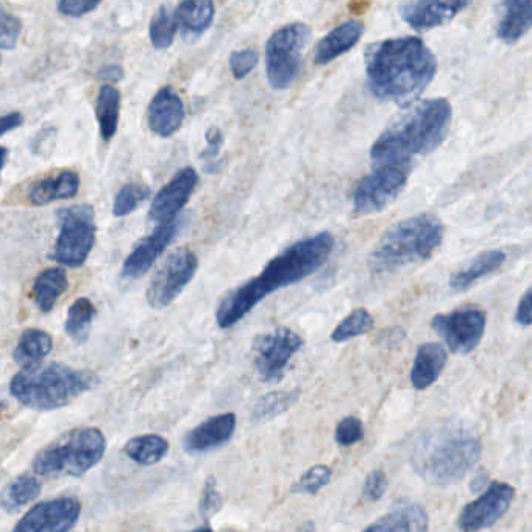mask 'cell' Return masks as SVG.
I'll use <instances>...</instances> for the list:
<instances>
[{"mask_svg": "<svg viewBox=\"0 0 532 532\" xmlns=\"http://www.w3.org/2000/svg\"><path fill=\"white\" fill-rule=\"evenodd\" d=\"M333 249V236L323 231L319 235L295 242L283 253L270 259L261 274L222 298L216 311L219 328L227 330L233 327L258 303L263 302L267 295L316 274L317 270L327 263Z\"/></svg>", "mask_w": 532, "mask_h": 532, "instance_id": "cell-1", "label": "cell"}, {"mask_svg": "<svg viewBox=\"0 0 532 532\" xmlns=\"http://www.w3.org/2000/svg\"><path fill=\"white\" fill-rule=\"evenodd\" d=\"M366 74L373 96L406 105L433 82L437 60L417 36L392 38L367 47Z\"/></svg>", "mask_w": 532, "mask_h": 532, "instance_id": "cell-2", "label": "cell"}, {"mask_svg": "<svg viewBox=\"0 0 532 532\" xmlns=\"http://www.w3.org/2000/svg\"><path fill=\"white\" fill-rule=\"evenodd\" d=\"M453 108L444 97L423 100L409 108L376 139L370 150L375 161L408 158L434 152L450 132Z\"/></svg>", "mask_w": 532, "mask_h": 532, "instance_id": "cell-3", "label": "cell"}, {"mask_svg": "<svg viewBox=\"0 0 532 532\" xmlns=\"http://www.w3.org/2000/svg\"><path fill=\"white\" fill-rule=\"evenodd\" d=\"M481 458V444L459 426H442L420 437L411 456L412 469L426 483L450 486L458 483Z\"/></svg>", "mask_w": 532, "mask_h": 532, "instance_id": "cell-4", "label": "cell"}, {"mask_svg": "<svg viewBox=\"0 0 532 532\" xmlns=\"http://www.w3.org/2000/svg\"><path fill=\"white\" fill-rule=\"evenodd\" d=\"M444 239V225L431 214H419L395 224L373 247L369 267L389 274L430 259Z\"/></svg>", "mask_w": 532, "mask_h": 532, "instance_id": "cell-5", "label": "cell"}, {"mask_svg": "<svg viewBox=\"0 0 532 532\" xmlns=\"http://www.w3.org/2000/svg\"><path fill=\"white\" fill-rule=\"evenodd\" d=\"M99 380L91 372L74 370L63 364L33 366L19 372L10 384V392L21 405L36 411H52L91 391Z\"/></svg>", "mask_w": 532, "mask_h": 532, "instance_id": "cell-6", "label": "cell"}, {"mask_svg": "<svg viewBox=\"0 0 532 532\" xmlns=\"http://www.w3.org/2000/svg\"><path fill=\"white\" fill-rule=\"evenodd\" d=\"M107 440L97 428H82L64 434L36 454L33 470L44 478L82 476L102 461Z\"/></svg>", "mask_w": 532, "mask_h": 532, "instance_id": "cell-7", "label": "cell"}, {"mask_svg": "<svg viewBox=\"0 0 532 532\" xmlns=\"http://www.w3.org/2000/svg\"><path fill=\"white\" fill-rule=\"evenodd\" d=\"M311 40V29L292 22L278 29L266 44L267 82L275 91L288 89L302 69L303 50Z\"/></svg>", "mask_w": 532, "mask_h": 532, "instance_id": "cell-8", "label": "cell"}, {"mask_svg": "<svg viewBox=\"0 0 532 532\" xmlns=\"http://www.w3.org/2000/svg\"><path fill=\"white\" fill-rule=\"evenodd\" d=\"M412 160L392 158L378 163L375 171L362 178L353 194L356 216L380 213L405 189L411 174Z\"/></svg>", "mask_w": 532, "mask_h": 532, "instance_id": "cell-9", "label": "cell"}, {"mask_svg": "<svg viewBox=\"0 0 532 532\" xmlns=\"http://www.w3.org/2000/svg\"><path fill=\"white\" fill-rule=\"evenodd\" d=\"M57 220L60 235L52 256L63 266H83L96 244L93 206L83 203L61 208L57 211Z\"/></svg>", "mask_w": 532, "mask_h": 532, "instance_id": "cell-10", "label": "cell"}, {"mask_svg": "<svg viewBox=\"0 0 532 532\" xmlns=\"http://www.w3.org/2000/svg\"><path fill=\"white\" fill-rule=\"evenodd\" d=\"M303 347V339L289 328H277L270 333L259 334L253 341V364L256 372L266 383H277L288 369L295 353Z\"/></svg>", "mask_w": 532, "mask_h": 532, "instance_id": "cell-11", "label": "cell"}, {"mask_svg": "<svg viewBox=\"0 0 532 532\" xmlns=\"http://www.w3.org/2000/svg\"><path fill=\"white\" fill-rule=\"evenodd\" d=\"M197 269H199V258L191 250L178 249L177 252L167 256L147 288L149 305L153 309L167 308L191 283Z\"/></svg>", "mask_w": 532, "mask_h": 532, "instance_id": "cell-12", "label": "cell"}, {"mask_svg": "<svg viewBox=\"0 0 532 532\" xmlns=\"http://www.w3.org/2000/svg\"><path fill=\"white\" fill-rule=\"evenodd\" d=\"M434 330L447 342L451 352L467 355L478 347L486 331V314L478 308L456 309L450 314H437Z\"/></svg>", "mask_w": 532, "mask_h": 532, "instance_id": "cell-13", "label": "cell"}, {"mask_svg": "<svg viewBox=\"0 0 532 532\" xmlns=\"http://www.w3.org/2000/svg\"><path fill=\"white\" fill-rule=\"evenodd\" d=\"M82 504L74 497H61L36 504L19 520L13 532H68L79 522Z\"/></svg>", "mask_w": 532, "mask_h": 532, "instance_id": "cell-14", "label": "cell"}, {"mask_svg": "<svg viewBox=\"0 0 532 532\" xmlns=\"http://www.w3.org/2000/svg\"><path fill=\"white\" fill-rule=\"evenodd\" d=\"M515 490L509 484H490L489 489L462 509L458 526L464 532H478L490 528L511 508Z\"/></svg>", "mask_w": 532, "mask_h": 532, "instance_id": "cell-15", "label": "cell"}, {"mask_svg": "<svg viewBox=\"0 0 532 532\" xmlns=\"http://www.w3.org/2000/svg\"><path fill=\"white\" fill-rule=\"evenodd\" d=\"M181 227V220H172L167 224H161L152 235L142 239L135 250L125 259L122 266V277L128 280L144 277L163 255L164 250L171 245Z\"/></svg>", "mask_w": 532, "mask_h": 532, "instance_id": "cell-16", "label": "cell"}, {"mask_svg": "<svg viewBox=\"0 0 532 532\" xmlns=\"http://www.w3.org/2000/svg\"><path fill=\"white\" fill-rule=\"evenodd\" d=\"M197 185H199V174L196 169L192 167L181 169L153 199L152 206H150V219L158 224H167L175 220L177 214L191 199Z\"/></svg>", "mask_w": 532, "mask_h": 532, "instance_id": "cell-17", "label": "cell"}, {"mask_svg": "<svg viewBox=\"0 0 532 532\" xmlns=\"http://www.w3.org/2000/svg\"><path fill=\"white\" fill-rule=\"evenodd\" d=\"M469 2H405L398 7L400 16L412 29L425 32L447 24L469 7Z\"/></svg>", "mask_w": 532, "mask_h": 532, "instance_id": "cell-18", "label": "cell"}, {"mask_svg": "<svg viewBox=\"0 0 532 532\" xmlns=\"http://www.w3.org/2000/svg\"><path fill=\"white\" fill-rule=\"evenodd\" d=\"M236 430V415L220 414L205 420L186 434L183 445L188 453H208L227 444Z\"/></svg>", "mask_w": 532, "mask_h": 532, "instance_id": "cell-19", "label": "cell"}, {"mask_svg": "<svg viewBox=\"0 0 532 532\" xmlns=\"http://www.w3.org/2000/svg\"><path fill=\"white\" fill-rule=\"evenodd\" d=\"M183 121H185L183 100L171 86H164L150 102V130L161 138H169L180 130Z\"/></svg>", "mask_w": 532, "mask_h": 532, "instance_id": "cell-20", "label": "cell"}, {"mask_svg": "<svg viewBox=\"0 0 532 532\" xmlns=\"http://www.w3.org/2000/svg\"><path fill=\"white\" fill-rule=\"evenodd\" d=\"M366 32V27L358 19H350L336 29L331 30L319 44L314 52V61L317 64H328L336 58L353 49Z\"/></svg>", "mask_w": 532, "mask_h": 532, "instance_id": "cell-21", "label": "cell"}, {"mask_svg": "<svg viewBox=\"0 0 532 532\" xmlns=\"http://www.w3.org/2000/svg\"><path fill=\"white\" fill-rule=\"evenodd\" d=\"M447 350L436 342L423 344L417 350L414 366H412V386L417 391H425L439 380L440 373L447 366Z\"/></svg>", "mask_w": 532, "mask_h": 532, "instance_id": "cell-22", "label": "cell"}, {"mask_svg": "<svg viewBox=\"0 0 532 532\" xmlns=\"http://www.w3.org/2000/svg\"><path fill=\"white\" fill-rule=\"evenodd\" d=\"M80 177L72 171H63L54 177L36 181L29 191L32 205L44 206L55 200L72 199L79 194Z\"/></svg>", "mask_w": 532, "mask_h": 532, "instance_id": "cell-23", "label": "cell"}, {"mask_svg": "<svg viewBox=\"0 0 532 532\" xmlns=\"http://www.w3.org/2000/svg\"><path fill=\"white\" fill-rule=\"evenodd\" d=\"M498 21L497 35L503 43L515 44L522 40L532 25V5L528 0L504 2Z\"/></svg>", "mask_w": 532, "mask_h": 532, "instance_id": "cell-24", "label": "cell"}, {"mask_svg": "<svg viewBox=\"0 0 532 532\" xmlns=\"http://www.w3.org/2000/svg\"><path fill=\"white\" fill-rule=\"evenodd\" d=\"M504 261H506V253L501 250H487V252L479 253L464 269L453 274L450 278V288L454 291H465L481 278L497 272L503 266Z\"/></svg>", "mask_w": 532, "mask_h": 532, "instance_id": "cell-25", "label": "cell"}, {"mask_svg": "<svg viewBox=\"0 0 532 532\" xmlns=\"http://www.w3.org/2000/svg\"><path fill=\"white\" fill-rule=\"evenodd\" d=\"M428 515L419 504H406L362 532H426Z\"/></svg>", "mask_w": 532, "mask_h": 532, "instance_id": "cell-26", "label": "cell"}, {"mask_svg": "<svg viewBox=\"0 0 532 532\" xmlns=\"http://www.w3.org/2000/svg\"><path fill=\"white\" fill-rule=\"evenodd\" d=\"M216 7L210 0H188L178 5L175 18L185 35L200 36L210 29Z\"/></svg>", "mask_w": 532, "mask_h": 532, "instance_id": "cell-27", "label": "cell"}, {"mask_svg": "<svg viewBox=\"0 0 532 532\" xmlns=\"http://www.w3.org/2000/svg\"><path fill=\"white\" fill-rule=\"evenodd\" d=\"M68 277L60 267H50L41 272L33 283L35 303L43 313H50L57 305L58 298L68 289Z\"/></svg>", "mask_w": 532, "mask_h": 532, "instance_id": "cell-28", "label": "cell"}, {"mask_svg": "<svg viewBox=\"0 0 532 532\" xmlns=\"http://www.w3.org/2000/svg\"><path fill=\"white\" fill-rule=\"evenodd\" d=\"M96 116L100 135L105 141H110L118 133L119 116H121V93L114 86L105 85L100 88Z\"/></svg>", "mask_w": 532, "mask_h": 532, "instance_id": "cell-29", "label": "cell"}, {"mask_svg": "<svg viewBox=\"0 0 532 532\" xmlns=\"http://www.w3.org/2000/svg\"><path fill=\"white\" fill-rule=\"evenodd\" d=\"M52 347H54V342L46 331L27 330L22 333L18 347L13 353V358L19 366L27 369V367L36 366L38 362L43 361L52 352Z\"/></svg>", "mask_w": 532, "mask_h": 532, "instance_id": "cell-30", "label": "cell"}, {"mask_svg": "<svg viewBox=\"0 0 532 532\" xmlns=\"http://www.w3.org/2000/svg\"><path fill=\"white\" fill-rule=\"evenodd\" d=\"M41 492V483L35 476L24 473L13 479L0 492V506L7 512H16L32 503Z\"/></svg>", "mask_w": 532, "mask_h": 532, "instance_id": "cell-31", "label": "cell"}, {"mask_svg": "<svg viewBox=\"0 0 532 532\" xmlns=\"http://www.w3.org/2000/svg\"><path fill=\"white\" fill-rule=\"evenodd\" d=\"M167 451H169L167 440L157 436V434L133 437L125 445V453H127L128 458L133 459L136 464L144 465V467L163 461Z\"/></svg>", "mask_w": 532, "mask_h": 532, "instance_id": "cell-32", "label": "cell"}, {"mask_svg": "<svg viewBox=\"0 0 532 532\" xmlns=\"http://www.w3.org/2000/svg\"><path fill=\"white\" fill-rule=\"evenodd\" d=\"M97 309L88 298H79L72 303L66 319V333L75 344H83L91 333Z\"/></svg>", "mask_w": 532, "mask_h": 532, "instance_id": "cell-33", "label": "cell"}, {"mask_svg": "<svg viewBox=\"0 0 532 532\" xmlns=\"http://www.w3.org/2000/svg\"><path fill=\"white\" fill-rule=\"evenodd\" d=\"M298 391H281L270 392V394L264 395L263 398H259L255 408H253L252 419L255 422H266V420H272L277 415L283 414L288 411L295 401L298 400Z\"/></svg>", "mask_w": 532, "mask_h": 532, "instance_id": "cell-34", "label": "cell"}, {"mask_svg": "<svg viewBox=\"0 0 532 532\" xmlns=\"http://www.w3.org/2000/svg\"><path fill=\"white\" fill-rule=\"evenodd\" d=\"M178 22L175 13L167 7H161L157 15L150 21L149 35L153 47L158 50H166L174 43L177 33Z\"/></svg>", "mask_w": 532, "mask_h": 532, "instance_id": "cell-35", "label": "cell"}, {"mask_svg": "<svg viewBox=\"0 0 532 532\" xmlns=\"http://www.w3.org/2000/svg\"><path fill=\"white\" fill-rule=\"evenodd\" d=\"M373 328V317L367 309H355L350 316L345 317L336 330L331 334V341L341 344V342L350 341L353 337L362 336L369 333Z\"/></svg>", "mask_w": 532, "mask_h": 532, "instance_id": "cell-36", "label": "cell"}, {"mask_svg": "<svg viewBox=\"0 0 532 532\" xmlns=\"http://www.w3.org/2000/svg\"><path fill=\"white\" fill-rule=\"evenodd\" d=\"M150 191L146 186L139 185V183H130L125 185L118 196L114 199L113 214L116 217L128 216L141 205L144 200L149 199Z\"/></svg>", "mask_w": 532, "mask_h": 532, "instance_id": "cell-37", "label": "cell"}, {"mask_svg": "<svg viewBox=\"0 0 532 532\" xmlns=\"http://www.w3.org/2000/svg\"><path fill=\"white\" fill-rule=\"evenodd\" d=\"M331 475H333V472H331L330 467H327V465H314L313 469H309L300 478V481L295 484L294 492L316 495L323 487L328 486Z\"/></svg>", "mask_w": 532, "mask_h": 532, "instance_id": "cell-38", "label": "cell"}, {"mask_svg": "<svg viewBox=\"0 0 532 532\" xmlns=\"http://www.w3.org/2000/svg\"><path fill=\"white\" fill-rule=\"evenodd\" d=\"M21 30V21L0 8V47L5 50L15 49Z\"/></svg>", "mask_w": 532, "mask_h": 532, "instance_id": "cell-39", "label": "cell"}, {"mask_svg": "<svg viewBox=\"0 0 532 532\" xmlns=\"http://www.w3.org/2000/svg\"><path fill=\"white\" fill-rule=\"evenodd\" d=\"M259 55L253 49L239 50L230 55L231 74L236 80H242L256 68Z\"/></svg>", "mask_w": 532, "mask_h": 532, "instance_id": "cell-40", "label": "cell"}, {"mask_svg": "<svg viewBox=\"0 0 532 532\" xmlns=\"http://www.w3.org/2000/svg\"><path fill=\"white\" fill-rule=\"evenodd\" d=\"M364 437V426L362 422L356 417H345L342 422L337 425L336 440L337 444L350 447V445L358 444Z\"/></svg>", "mask_w": 532, "mask_h": 532, "instance_id": "cell-41", "label": "cell"}, {"mask_svg": "<svg viewBox=\"0 0 532 532\" xmlns=\"http://www.w3.org/2000/svg\"><path fill=\"white\" fill-rule=\"evenodd\" d=\"M387 489H389V481H387L386 473L383 470H373L367 475L362 493L367 501H378L386 495Z\"/></svg>", "mask_w": 532, "mask_h": 532, "instance_id": "cell-42", "label": "cell"}, {"mask_svg": "<svg viewBox=\"0 0 532 532\" xmlns=\"http://www.w3.org/2000/svg\"><path fill=\"white\" fill-rule=\"evenodd\" d=\"M222 506V498L217 492L216 479L213 476L206 479L205 487H203L202 500H200V512L205 517L216 514Z\"/></svg>", "mask_w": 532, "mask_h": 532, "instance_id": "cell-43", "label": "cell"}, {"mask_svg": "<svg viewBox=\"0 0 532 532\" xmlns=\"http://www.w3.org/2000/svg\"><path fill=\"white\" fill-rule=\"evenodd\" d=\"M100 7V2H89V0H61L58 4V11L61 15L71 16V18H82L91 11Z\"/></svg>", "mask_w": 532, "mask_h": 532, "instance_id": "cell-44", "label": "cell"}, {"mask_svg": "<svg viewBox=\"0 0 532 532\" xmlns=\"http://www.w3.org/2000/svg\"><path fill=\"white\" fill-rule=\"evenodd\" d=\"M515 322L520 323L522 327H529L532 322L531 317V291H526L522 300L518 303L517 313H515Z\"/></svg>", "mask_w": 532, "mask_h": 532, "instance_id": "cell-45", "label": "cell"}, {"mask_svg": "<svg viewBox=\"0 0 532 532\" xmlns=\"http://www.w3.org/2000/svg\"><path fill=\"white\" fill-rule=\"evenodd\" d=\"M24 124V116L21 113H8L0 116V136L7 135L11 130L21 127Z\"/></svg>", "mask_w": 532, "mask_h": 532, "instance_id": "cell-46", "label": "cell"}, {"mask_svg": "<svg viewBox=\"0 0 532 532\" xmlns=\"http://www.w3.org/2000/svg\"><path fill=\"white\" fill-rule=\"evenodd\" d=\"M206 141H208V144H210V152H206L203 157H210V155H214V153L217 152V149H219L220 144H222V135H220L219 130L217 128H211L210 132L206 133Z\"/></svg>", "mask_w": 532, "mask_h": 532, "instance_id": "cell-47", "label": "cell"}, {"mask_svg": "<svg viewBox=\"0 0 532 532\" xmlns=\"http://www.w3.org/2000/svg\"><path fill=\"white\" fill-rule=\"evenodd\" d=\"M122 75H124V72H122V69L118 68V66H110V68L103 69L102 71L103 79L121 80Z\"/></svg>", "mask_w": 532, "mask_h": 532, "instance_id": "cell-48", "label": "cell"}, {"mask_svg": "<svg viewBox=\"0 0 532 532\" xmlns=\"http://www.w3.org/2000/svg\"><path fill=\"white\" fill-rule=\"evenodd\" d=\"M8 160V150L5 147H0V172L4 169Z\"/></svg>", "mask_w": 532, "mask_h": 532, "instance_id": "cell-49", "label": "cell"}, {"mask_svg": "<svg viewBox=\"0 0 532 532\" xmlns=\"http://www.w3.org/2000/svg\"><path fill=\"white\" fill-rule=\"evenodd\" d=\"M297 532H316V525L313 522L305 523Z\"/></svg>", "mask_w": 532, "mask_h": 532, "instance_id": "cell-50", "label": "cell"}, {"mask_svg": "<svg viewBox=\"0 0 532 532\" xmlns=\"http://www.w3.org/2000/svg\"><path fill=\"white\" fill-rule=\"evenodd\" d=\"M191 532H214L213 529L210 528V526H202V528L194 529V531Z\"/></svg>", "mask_w": 532, "mask_h": 532, "instance_id": "cell-51", "label": "cell"}]
</instances>
